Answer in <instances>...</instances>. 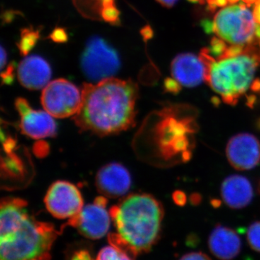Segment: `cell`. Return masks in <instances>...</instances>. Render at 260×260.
Wrapping results in <instances>:
<instances>
[{"label": "cell", "instance_id": "e575fe53", "mask_svg": "<svg viewBox=\"0 0 260 260\" xmlns=\"http://www.w3.org/2000/svg\"><path fill=\"white\" fill-rule=\"evenodd\" d=\"M251 90L254 92L260 91V80H256L255 81L253 82L251 85Z\"/></svg>", "mask_w": 260, "mask_h": 260}, {"label": "cell", "instance_id": "6da1fadb", "mask_svg": "<svg viewBox=\"0 0 260 260\" xmlns=\"http://www.w3.org/2000/svg\"><path fill=\"white\" fill-rule=\"evenodd\" d=\"M81 92V107L74 116L80 129L105 136L133 126L138 96L134 82L109 78L95 84H84Z\"/></svg>", "mask_w": 260, "mask_h": 260}, {"label": "cell", "instance_id": "f1b7e54d", "mask_svg": "<svg viewBox=\"0 0 260 260\" xmlns=\"http://www.w3.org/2000/svg\"><path fill=\"white\" fill-rule=\"evenodd\" d=\"M200 25L205 34H212L215 32V23L208 19H204L200 22Z\"/></svg>", "mask_w": 260, "mask_h": 260}, {"label": "cell", "instance_id": "d590c367", "mask_svg": "<svg viewBox=\"0 0 260 260\" xmlns=\"http://www.w3.org/2000/svg\"><path fill=\"white\" fill-rule=\"evenodd\" d=\"M145 34H143V35H145V38H148V39H150V38L152 37L153 36V32H152V30L149 27H147V28H145L144 30Z\"/></svg>", "mask_w": 260, "mask_h": 260}, {"label": "cell", "instance_id": "7402d4cb", "mask_svg": "<svg viewBox=\"0 0 260 260\" xmlns=\"http://www.w3.org/2000/svg\"><path fill=\"white\" fill-rule=\"evenodd\" d=\"M181 85L173 78H168L164 81V89L168 93H178L180 92Z\"/></svg>", "mask_w": 260, "mask_h": 260}, {"label": "cell", "instance_id": "3957f363", "mask_svg": "<svg viewBox=\"0 0 260 260\" xmlns=\"http://www.w3.org/2000/svg\"><path fill=\"white\" fill-rule=\"evenodd\" d=\"M109 213L117 232L109 236L110 244L136 256L148 252L158 242L164 211L151 195H129Z\"/></svg>", "mask_w": 260, "mask_h": 260}, {"label": "cell", "instance_id": "83f0119b", "mask_svg": "<svg viewBox=\"0 0 260 260\" xmlns=\"http://www.w3.org/2000/svg\"><path fill=\"white\" fill-rule=\"evenodd\" d=\"M71 260H94L92 257L91 254L88 252V251L82 249L76 251L72 256Z\"/></svg>", "mask_w": 260, "mask_h": 260}, {"label": "cell", "instance_id": "30bf717a", "mask_svg": "<svg viewBox=\"0 0 260 260\" xmlns=\"http://www.w3.org/2000/svg\"><path fill=\"white\" fill-rule=\"evenodd\" d=\"M46 208L56 218L70 219L83 208V197L74 184L65 181L54 182L44 200Z\"/></svg>", "mask_w": 260, "mask_h": 260}, {"label": "cell", "instance_id": "4dcf8cb0", "mask_svg": "<svg viewBox=\"0 0 260 260\" xmlns=\"http://www.w3.org/2000/svg\"><path fill=\"white\" fill-rule=\"evenodd\" d=\"M254 16L256 23L260 25V0H258L256 3V6L254 8Z\"/></svg>", "mask_w": 260, "mask_h": 260}, {"label": "cell", "instance_id": "2e32d148", "mask_svg": "<svg viewBox=\"0 0 260 260\" xmlns=\"http://www.w3.org/2000/svg\"><path fill=\"white\" fill-rule=\"evenodd\" d=\"M208 247L217 259L233 260L240 253L242 240L234 229L217 225L208 238Z\"/></svg>", "mask_w": 260, "mask_h": 260}, {"label": "cell", "instance_id": "4fadbf2b", "mask_svg": "<svg viewBox=\"0 0 260 260\" xmlns=\"http://www.w3.org/2000/svg\"><path fill=\"white\" fill-rule=\"evenodd\" d=\"M210 66L201 56L190 53L180 54L172 61V74L183 86L192 88L206 81Z\"/></svg>", "mask_w": 260, "mask_h": 260}, {"label": "cell", "instance_id": "74e56055", "mask_svg": "<svg viewBox=\"0 0 260 260\" xmlns=\"http://www.w3.org/2000/svg\"><path fill=\"white\" fill-rule=\"evenodd\" d=\"M229 1V3H231V4H234V3H237V2H239V0H228Z\"/></svg>", "mask_w": 260, "mask_h": 260}, {"label": "cell", "instance_id": "7c38bea8", "mask_svg": "<svg viewBox=\"0 0 260 260\" xmlns=\"http://www.w3.org/2000/svg\"><path fill=\"white\" fill-rule=\"evenodd\" d=\"M15 107L20 116V128L24 134L32 139H43L56 134L54 117L46 111L35 110L25 99L19 98Z\"/></svg>", "mask_w": 260, "mask_h": 260}, {"label": "cell", "instance_id": "8d00e7d4", "mask_svg": "<svg viewBox=\"0 0 260 260\" xmlns=\"http://www.w3.org/2000/svg\"><path fill=\"white\" fill-rule=\"evenodd\" d=\"M243 2L247 5H252L254 3H256L257 0H243Z\"/></svg>", "mask_w": 260, "mask_h": 260}, {"label": "cell", "instance_id": "5bb4252c", "mask_svg": "<svg viewBox=\"0 0 260 260\" xmlns=\"http://www.w3.org/2000/svg\"><path fill=\"white\" fill-rule=\"evenodd\" d=\"M98 190L106 198L123 196L131 186V178L125 168L119 164H109L101 169L96 176Z\"/></svg>", "mask_w": 260, "mask_h": 260}, {"label": "cell", "instance_id": "ac0fdd59", "mask_svg": "<svg viewBox=\"0 0 260 260\" xmlns=\"http://www.w3.org/2000/svg\"><path fill=\"white\" fill-rule=\"evenodd\" d=\"M40 39V29L24 28L20 34V41L17 44L20 54L27 55L28 52L35 47Z\"/></svg>", "mask_w": 260, "mask_h": 260}, {"label": "cell", "instance_id": "4316f807", "mask_svg": "<svg viewBox=\"0 0 260 260\" xmlns=\"http://www.w3.org/2000/svg\"><path fill=\"white\" fill-rule=\"evenodd\" d=\"M173 200L174 203L179 206H184L186 203V197L185 193L182 191H176L173 194Z\"/></svg>", "mask_w": 260, "mask_h": 260}, {"label": "cell", "instance_id": "f35d334b", "mask_svg": "<svg viewBox=\"0 0 260 260\" xmlns=\"http://www.w3.org/2000/svg\"><path fill=\"white\" fill-rule=\"evenodd\" d=\"M187 1L190 2V3H198V2H200V0H187Z\"/></svg>", "mask_w": 260, "mask_h": 260}, {"label": "cell", "instance_id": "e0dca14e", "mask_svg": "<svg viewBox=\"0 0 260 260\" xmlns=\"http://www.w3.org/2000/svg\"><path fill=\"white\" fill-rule=\"evenodd\" d=\"M220 192L224 203L233 209L245 208L254 197L250 181L241 175L227 177L222 184Z\"/></svg>", "mask_w": 260, "mask_h": 260}, {"label": "cell", "instance_id": "8fae6325", "mask_svg": "<svg viewBox=\"0 0 260 260\" xmlns=\"http://www.w3.org/2000/svg\"><path fill=\"white\" fill-rule=\"evenodd\" d=\"M226 156L231 165L237 170L254 169L260 162V142L249 133L234 135L228 143Z\"/></svg>", "mask_w": 260, "mask_h": 260}, {"label": "cell", "instance_id": "277c9868", "mask_svg": "<svg viewBox=\"0 0 260 260\" xmlns=\"http://www.w3.org/2000/svg\"><path fill=\"white\" fill-rule=\"evenodd\" d=\"M259 58L248 49L238 56L219 58L210 65L206 81L225 104L235 105L250 88Z\"/></svg>", "mask_w": 260, "mask_h": 260}, {"label": "cell", "instance_id": "484cf974", "mask_svg": "<svg viewBox=\"0 0 260 260\" xmlns=\"http://www.w3.org/2000/svg\"><path fill=\"white\" fill-rule=\"evenodd\" d=\"M244 51V47L242 45H233L232 47L228 48L223 55L219 58L232 57L242 54Z\"/></svg>", "mask_w": 260, "mask_h": 260}, {"label": "cell", "instance_id": "44dd1931", "mask_svg": "<svg viewBox=\"0 0 260 260\" xmlns=\"http://www.w3.org/2000/svg\"><path fill=\"white\" fill-rule=\"evenodd\" d=\"M225 43L221 39L214 37L210 43V47L207 49V53L215 57H220L226 51Z\"/></svg>", "mask_w": 260, "mask_h": 260}, {"label": "cell", "instance_id": "f546056e", "mask_svg": "<svg viewBox=\"0 0 260 260\" xmlns=\"http://www.w3.org/2000/svg\"><path fill=\"white\" fill-rule=\"evenodd\" d=\"M207 1L210 6H213L214 8L226 6L229 3L228 0H207Z\"/></svg>", "mask_w": 260, "mask_h": 260}, {"label": "cell", "instance_id": "603a6c76", "mask_svg": "<svg viewBox=\"0 0 260 260\" xmlns=\"http://www.w3.org/2000/svg\"><path fill=\"white\" fill-rule=\"evenodd\" d=\"M53 42L56 43H64L68 40V36L64 28H56L53 30L49 36Z\"/></svg>", "mask_w": 260, "mask_h": 260}, {"label": "cell", "instance_id": "ab89813d", "mask_svg": "<svg viewBox=\"0 0 260 260\" xmlns=\"http://www.w3.org/2000/svg\"><path fill=\"white\" fill-rule=\"evenodd\" d=\"M259 194H260V183H259Z\"/></svg>", "mask_w": 260, "mask_h": 260}, {"label": "cell", "instance_id": "d6a6232c", "mask_svg": "<svg viewBox=\"0 0 260 260\" xmlns=\"http://www.w3.org/2000/svg\"><path fill=\"white\" fill-rule=\"evenodd\" d=\"M1 69H3V68H5V66H6L7 60H8L7 52L3 47H1Z\"/></svg>", "mask_w": 260, "mask_h": 260}, {"label": "cell", "instance_id": "ba28073f", "mask_svg": "<svg viewBox=\"0 0 260 260\" xmlns=\"http://www.w3.org/2000/svg\"><path fill=\"white\" fill-rule=\"evenodd\" d=\"M42 104L44 110L53 117L63 119L75 116L81 107L82 92L68 80H53L43 90Z\"/></svg>", "mask_w": 260, "mask_h": 260}, {"label": "cell", "instance_id": "d4e9b609", "mask_svg": "<svg viewBox=\"0 0 260 260\" xmlns=\"http://www.w3.org/2000/svg\"><path fill=\"white\" fill-rule=\"evenodd\" d=\"M179 260H212V259L202 251H191L184 254Z\"/></svg>", "mask_w": 260, "mask_h": 260}, {"label": "cell", "instance_id": "d6986e66", "mask_svg": "<svg viewBox=\"0 0 260 260\" xmlns=\"http://www.w3.org/2000/svg\"><path fill=\"white\" fill-rule=\"evenodd\" d=\"M134 257L127 251L110 244L101 249L95 260H134Z\"/></svg>", "mask_w": 260, "mask_h": 260}, {"label": "cell", "instance_id": "cb8c5ba5", "mask_svg": "<svg viewBox=\"0 0 260 260\" xmlns=\"http://www.w3.org/2000/svg\"><path fill=\"white\" fill-rule=\"evenodd\" d=\"M15 65L10 63L6 69L2 70V79L5 84H11L14 79Z\"/></svg>", "mask_w": 260, "mask_h": 260}, {"label": "cell", "instance_id": "9c48e42d", "mask_svg": "<svg viewBox=\"0 0 260 260\" xmlns=\"http://www.w3.org/2000/svg\"><path fill=\"white\" fill-rule=\"evenodd\" d=\"M107 203L106 197H99L92 204L83 207L76 216L69 219L68 225L88 239H102L109 232L112 218L107 209Z\"/></svg>", "mask_w": 260, "mask_h": 260}, {"label": "cell", "instance_id": "ffe728a7", "mask_svg": "<svg viewBox=\"0 0 260 260\" xmlns=\"http://www.w3.org/2000/svg\"><path fill=\"white\" fill-rule=\"evenodd\" d=\"M246 239L252 250L260 253V221L251 224L246 232Z\"/></svg>", "mask_w": 260, "mask_h": 260}, {"label": "cell", "instance_id": "8992f818", "mask_svg": "<svg viewBox=\"0 0 260 260\" xmlns=\"http://www.w3.org/2000/svg\"><path fill=\"white\" fill-rule=\"evenodd\" d=\"M215 32L233 45H245L255 36L254 13L244 4L231 5L220 10L215 17Z\"/></svg>", "mask_w": 260, "mask_h": 260}, {"label": "cell", "instance_id": "836d02e7", "mask_svg": "<svg viewBox=\"0 0 260 260\" xmlns=\"http://www.w3.org/2000/svg\"><path fill=\"white\" fill-rule=\"evenodd\" d=\"M190 200L191 204L198 205V204H200V202H201L202 198L199 194L194 193V194L191 195Z\"/></svg>", "mask_w": 260, "mask_h": 260}, {"label": "cell", "instance_id": "1f68e13d", "mask_svg": "<svg viewBox=\"0 0 260 260\" xmlns=\"http://www.w3.org/2000/svg\"><path fill=\"white\" fill-rule=\"evenodd\" d=\"M156 1H158L162 6L171 8L177 3L178 0H156Z\"/></svg>", "mask_w": 260, "mask_h": 260}, {"label": "cell", "instance_id": "52a82bcc", "mask_svg": "<svg viewBox=\"0 0 260 260\" xmlns=\"http://www.w3.org/2000/svg\"><path fill=\"white\" fill-rule=\"evenodd\" d=\"M119 56L114 48L98 37L89 39L81 57V68L87 78L94 81L112 78L119 68Z\"/></svg>", "mask_w": 260, "mask_h": 260}, {"label": "cell", "instance_id": "7a4b0ae2", "mask_svg": "<svg viewBox=\"0 0 260 260\" xmlns=\"http://www.w3.org/2000/svg\"><path fill=\"white\" fill-rule=\"evenodd\" d=\"M19 198L2 200L0 259L49 260L58 232L52 224L39 221L27 211Z\"/></svg>", "mask_w": 260, "mask_h": 260}, {"label": "cell", "instance_id": "5b68a950", "mask_svg": "<svg viewBox=\"0 0 260 260\" xmlns=\"http://www.w3.org/2000/svg\"><path fill=\"white\" fill-rule=\"evenodd\" d=\"M158 126V147L167 160H190L192 135L198 130L194 111L188 106H175L164 111Z\"/></svg>", "mask_w": 260, "mask_h": 260}, {"label": "cell", "instance_id": "9a60e30c", "mask_svg": "<svg viewBox=\"0 0 260 260\" xmlns=\"http://www.w3.org/2000/svg\"><path fill=\"white\" fill-rule=\"evenodd\" d=\"M51 76L50 65L42 56H28L19 64V81L23 87L30 90H39L47 86Z\"/></svg>", "mask_w": 260, "mask_h": 260}]
</instances>
